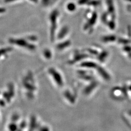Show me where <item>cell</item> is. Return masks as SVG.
Segmentation results:
<instances>
[{
  "label": "cell",
  "instance_id": "6da1fadb",
  "mask_svg": "<svg viewBox=\"0 0 131 131\" xmlns=\"http://www.w3.org/2000/svg\"><path fill=\"white\" fill-rule=\"evenodd\" d=\"M10 42L17 44V45L23 47H26L28 48L29 50H34L35 49V45H33L32 44H29L27 41H26L25 40L21 38H18V39H10Z\"/></svg>",
  "mask_w": 131,
  "mask_h": 131
},
{
  "label": "cell",
  "instance_id": "7a4b0ae2",
  "mask_svg": "<svg viewBox=\"0 0 131 131\" xmlns=\"http://www.w3.org/2000/svg\"><path fill=\"white\" fill-rule=\"evenodd\" d=\"M58 12L57 13L56 11H54L52 13L51 16V21H52V31H51V38H53L54 37V32H55V29L56 28V17L57 15H58Z\"/></svg>",
  "mask_w": 131,
  "mask_h": 131
},
{
  "label": "cell",
  "instance_id": "3957f363",
  "mask_svg": "<svg viewBox=\"0 0 131 131\" xmlns=\"http://www.w3.org/2000/svg\"><path fill=\"white\" fill-rule=\"evenodd\" d=\"M116 37L111 35V36H107L106 37H104L103 38V41L104 43H113L114 41H116Z\"/></svg>",
  "mask_w": 131,
  "mask_h": 131
},
{
  "label": "cell",
  "instance_id": "277c9868",
  "mask_svg": "<svg viewBox=\"0 0 131 131\" xmlns=\"http://www.w3.org/2000/svg\"><path fill=\"white\" fill-rule=\"evenodd\" d=\"M69 44H70V43L69 42H65V43H63V44H61L60 45H58V48L61 49H63L65 47H66L67 46H68L69 45Z\"/></svg>",
  "mask_w": 131,
  "mask_h": 131
},
{
  "label": "cell",
  "instance_id": "5b68a950",
  "mask_svg": "<svg viewBox=\"0 0 131 131\" xmlns=\"http://www.w3.org/2000/svg\"><path fill=\"white\" fill-rule=\"evenodd\" d=\"M68 8L70 10H71V11H73L75 9V5L74 4H70L68 6Z\"/></svg>",
  "mask_w": 131,
  "mask_h": 131
},
{
  "label": "cell",
  "instance_id": "8992f818",
  "mask_svg": "<svg viewBox=\"0 0 131 131\" xmlns=\"http://www.w3.org/2000/svg\"><path fill=\"white\" fill-rule=\"evenodd\" d=\"M66 30H67V29H65V30H64V33H66H66H67V32H66ZM64 34H62V33H61L60 34V38H62V37H63V36L64 35Z\"/></svg>",
  "mask_w": 131,
  "mask_h": 131
},
{
  "label": "cell",
  "instance_id": "52a82bcc",
  "mask_svg": "<svg viewBox=\"0 0 131 131\" xmlns=\"http://www.w3.org/2000/svg\"><path fill=\"white\" fill-rule=\"evenodd\" d=\"M14 1H16V0H6V2H7V3H9L10 2H12Z\"/></svg>",
  "mask_w": 131,
  "mask_h": 131
}]
</instances>
